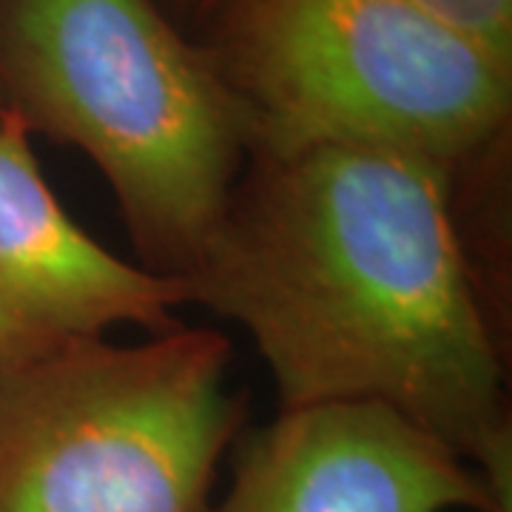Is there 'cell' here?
<instances>
[{
	"label": "cell",
	"instance_id": "30bf717a",
	"mask_svg": "<svg viewBox=\"0 0 512 512\" xmlns=\"http://www.w3.org/2000/svg\"><path fill=\"white\" fill-rule=\"evenodd\" d=\"M0 111H3V106H0Z\"/></svg>",
	"mask_w": 512,
	"mask_h": 512
},
{
	"label": "cell",
	"instance_id": "9c48e42d",
	"mask_svg": "<svg viewBox=\"0 0 512 512\" xmlns=\"http://www.w3.org/2000/svg\"><path fill=\"white\" fill-rule=\"evenodd\" d=\"M6 356V345H3V336H0V359Z\"/></svg>",
	"mask_w": 512,
	"mask_h": 512
},
{
	"label": "cell",
	"instance_id": "277c9868",
	"mask_svg": "<svg viewBox=\"0 0 512 512\" xmlns=\"http://www.w3.org/2000/svg\"><path fill=\"white\" fill-rule=\"evenodd\" d=\"M220 330L0 359V512H211L242 427Z\"/></svg>",
	"mask_w": 512,
	"mask_h": 512
},
{
	"label": "cell",
	"instance_id": "ba28073f",
	"mask_svg": "<svg viewBox=\"0 0 512 512\" xmlns=\"http://www.w3.org/2000/svg\"><path fill=\"white\" fill-rule=\"evenodd\" d=\"M160 6H163L165 12H171V15H188V18H208V12H211V6L217 3V0H157Z\"/></svg>",
	"mask_w": 512,
	"mask_h": 512
},
{
	"label": "cell",
	"instance_id": "3957f363",
	"mask_svg": "<svg viewBox=\"0 0 512 512\" xmlns=\"http://www.w3.org/2000/svg\"><path fill=\"white\" fill-rule=\"evenodd\" d=\"M205 23L248 157L376 146L456 168L507 137L512 69L407 0H217Z\"/></svg>",
	"mask_w": 512,
	"mask_h": 512
},
{
	"label": "cell",
	"instance_id": "8992f818",
	"mask_svg": "<svg viewBox=\"0 0 512 512\" xmlns=\"http://www.w3.org/2000/svg\"><path fill=\"white\" fill-rule=\"evenodd\" d=\"M191 302L183 279L151 274L103 248L57 202L29 131L0 111V336L6 356H29L134 325L177 328Z\"/></svg>",
	"mask_w": 512,
	"mask_h": 512
},
{
	"label": "cell",
	"instance_id": "5b68a950",
	"mask_svg": "<svg viewBox=\"0 0 512 512\" xmlns=\"http://www.w3.org/2000/svg\"><path fill=\"white\" fill-rule=\"evenodd\" d=\"M512 512L453 447L382 404L282 410L211 512Z\"/></svg>",
	"mask_w": 512,
	"mask_h": 512
},
{
	"label": "cell",
	"instance_id": "52a82bcc",
	"mask_svg": "<svg viewBox=\"0 0 512 512\" xmlns=\"http://www.w3.org/2000/svg\"><path fill=\"white\" fill-rule=\"evenodd\" d=\"M512 69V0H407Z\"/></svg>",
	"mask_w": 512,
	"mask_h": 512
},
{
	"label": "cell",
	"instance_id": "6da1fadb",
	"mask_svg": "<svg viewBox=\"0 0 512 512\" xmlns=\"http://www.w3.org/2000/svg\"><path fill=\"white\" fill-rule=\"evenodd\" d=\"M185 279L237 322L282 410L382 404L512 507L504 370L453 214V168L376 146L251 157Z\"/></svg>",
	"mask_w": 512,
	"mask_h": 512
},
{
	"label": "cell",
	"instance_id": "7a4b0ae2",
	"mask_svg": "<svg viewBox=\"0 0 512 512\" xmlns=\"http://www.w3.org/2000/svg\"><path fill=\"white\" fill-rule=\"evenodd\" d=\"M0 106L80 148L151 274L188 279L228 214L248 128L157 0H0Z\"/></svg>",
	"mask_w": 512,
	"mask_h": 512
}]
</instances>
